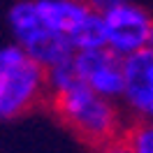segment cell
I'll return each mask as SVG.
<instances>
[{
	"instance_id": "cell-1",
	"label": "cell",
	"mask_w": 153,
	"mask_h": 153,
	"mask_svg": "<svg viewBox=\"0 0 153 153\" xmlns=\"http://www.w3.org/2000/svg\"><path fill=\"white\" fill-rule=\"evenodd\" d=\"M47 86L58 118L67 128H72L84 142L102 146L109 139L121 137V114L114 100L81 84L74 72L72 58L49 67Z\"/></svg>"
},
{
	"instance_id": "cell-2",
	"label": "cell",
	"mask_w": 153,
	"mask_h": 153,
	"mask_svg": "<svg viewBox=\"0 0 153 153\" xmlns=\"http://www.w3.org/2000/svg\"><path fill=\"white\" fill-rule=\"evenodd\" d=\"M49 93L47 70L23 49L0 47V118H16L30 111Z\"/></svg>"
},
{
	"instance_id": "cell-3",
	"label": "cell",
	"mask_w": 153,
	"mask_h": 153,
	"mask_svg": "<svg viewBox=\"0 0 153 153\" xmlns=\"http://www.w3.org/2000/svg\"><path fill=\"white\" fill-rule=\"evenodd\" d=\"M42 21L74 51L105 47V21L86 0H35Z\"/></svg>"
},
{
	"instance_id": "cell-4",
	"label": "cell",
	"mask_w": 153,
	"mask_h": 153,
	"mask_svg": "<svg viewBox=\"0 0 153 153\" xmlns=\"http://www.w3.org/2000/svg\"><path fill=\"white\" fill-rule=\"evenodd\" d=\"M7 23H10L14 42L30 58H35L44 70L65 63L74 56V49L67 44V39H63L56 30H51L42 21L35 0L16 2L7 14Z\"/></svg>"
},
{
	"instance_id": "cell-5",
	"label": "cell",
	"mask_w": 153,
	"mask_h": 153,
	"mask_svg": "<svg viewBox=\"0 0 153 153\" xmlns=\"http://www.w3.org/2000/svg\"><path fill=\"white\" fill-rule=\"evenodd\" d=\"M102 21H105V47L121 58L149 47L153 19L130 0H123L109 12H105Z\"/></svg>"
},
{
	"instance_id": "cell-6",
	"label": "cell",
	"mask_w": 153,
	"mask_h": 153,
	"mask_svg": "<svg viewBox=\"0 0 153 153\" xmlns=\"http://www.w3.org/2000/svg\"><path fill=\"white\" fill-rule=\"evenodd\" d=\"M72 65L81 84L100 95L116 100L123 93V58L107 47L74 51Z\"/></svg>"
},
{
	"instance_id": "cell-7",
	"label": "cell",
	"mask_w": 153,
	"mask_h": 153,
	"mask_svg": "<svg viewBox=\"0 0 153 153\" xmlns=\"http://www.w3.org/2000/svg\"><path fill=\"white\" fill-rule=\"evenodd\" d=\"M128 109L139 118H153V47L123 56V93Z\"/></svg>"
},
{
	"instance_id": "cell-8",
	"label": "cell",
	"mask_w": 153,
	"mask_h": 153,
	"mask_svg": "<svg viewBox=\"0 0 153 153\" xmlns=\"http://www.w3.org/2000/svg\"><path fill=\"white\" fill-rule=\"evenodd\" d=\"M123 137L132 153H153V118H142Z\"/></svg>"
},
{
	"instance_id": "cell-9",
	"label": "cell",
	"mask_w": 153,
	"mask_h": 153,
	"mask_svg": "<svg viewBox=\"0 0 153 153\" xmlns=\"http://www.w3.org/2000/svg\"><path fill=\"white\" fill-rule=\"evenodd\" d=\"M97 149H100V153H132L128 142H125V137H114V139H109L107 144L97 146Z\"/></svg>"
},
{
	"instance_id": "cell-10",
	"label": "cell",
	"mask_w": 153,
	"mask_h": 153,
	"mask_svg": "<svg viewBox=\"0 0 153 153\" xmlns=\"http://www.w3.org/2000/svg\"><path fill=\"white\" fill-rule=\"evenodd\" d=\"M86 2L97 12V14H105V12H109L111 7H116L118 2H123V0H86Z\"/></svg>"
},
{
	"instance_id": "cell-11",
	"label": "cell",
	"mask_w": 153,
	"mask_h": 153,
	"mask_svg": "<svg viewBox=\"0 0 153 153\" xmlns=\"http://www.w3.org/2000/svg\"><path fill=\"white\" fill-rule=\"evenodd\" d=\"M149 44L153 47V23H151V33H149Z\"/></svg>"
}]
</instances>
